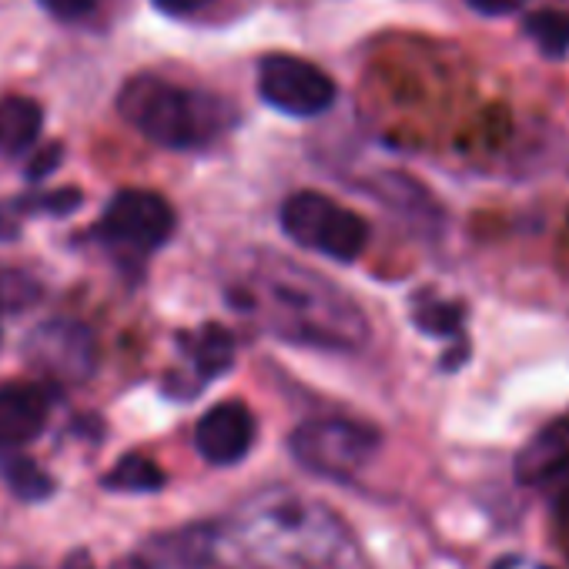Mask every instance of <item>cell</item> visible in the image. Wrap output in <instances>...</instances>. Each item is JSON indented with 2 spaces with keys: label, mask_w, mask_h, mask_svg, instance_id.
<instances>
[{
  "label": "cell",
  "mask_w": 569,
  "mask_h": 569,
  "mask_svg": "<svg viewBox=\"0 0 569 569\" xmlns=\"http://www.w3.org/2000/svg\"><path fill=\"white\" fill-rule=\"evenodd\" d=\"M241 299L238 306L258 316L261 329L289 342L352 352L369 339L362 309L339 284L284 258H264L248 278Z\"/></svg>",
  "instance_id": "cell-1"
},
{
  "label": "cell",
  "mask_w": 569,
  "mask_h": 569,
  "mask_svg": "<svg viewBox=\"0 0 569 569\" xmlns=\"http://www.w3.org/2000/svg\"><path fill=\"white\" fill-rule=\"evenodd\" d=\"M151 4L168 18H188V14L201 11L204 4H211V0H151Z\"/></svg>",
  "instance_id": "cell-22"
},
{
  "label": "cell",
  "mask_w": 569,
  "mask_h": 569,
  "mask_svg": "<svg viewBox=\"0 0 569 569\" xmlns=\"http://www.w3.org/2000/svg\"><path fill=\"white\" fill-rule=\"evenodd\" d=\"M526 34L539 48L542 58L562 61L569 54V14L562 11H536L526 18Z\"/></svg>",
  "instance_id": "cell-17"
},
{
  "label": "cell",
  "mask_w": 569,
  "mask_h": 569,
  "mask_svg": "<svg viewBox=\"0 0 569 569\" xmlns=\"http://www.w3.org/2000/svg\"><path fill=\"white\" fill-rule=\"evenodd\" d=\"M0 472H4L11 492L24 502H41V499L54 496L51 472H44L34 459H28L21 452H8L4 459H0Z\"/></svg>",
  "instance_id": "cell-15"
},
{
  "label": "cell",
  "mask_w": 569,
  "mask_h": 569,
  "mask_svg": "<svg viewBox=\"0 0 569 569\" xmlns=\"http://www.w3.org/2000/svg\"><path fill=\"white\" fill-rule=\"evenodd\" d=\"M28 362L64 382H84L94 372V336L81 322H48L28 339Z\"/></svg>",
  "instance_id": "cell-8"
},
{
  "label": "cell",
  "mask_w": 569,
  "mask_h": 569,
  "mask_svg": "<svg viewBox=\"0 0 569 569\" xmlns=\"http://www.w3.org/2000/svg\"><path fill=\"white\" fill-rule=\"evenodd\" d=\"M84 201V194L78 188H58V191H31V194H18L0 201V241H14L21 234V224L31 214H54V218H68L71 211H78Z\"/></svg>",
  "instance_id": "cell-12"
},
{
  "label": "cell",
  "mask_w": 569,
  "mask_h": 569,
  "mask_svg": "<svg viewBox=\"0 0 569 569\" xmlns=\"http://www.w3.org/2000/svg\"><path fill=\"white\" fill-rule=\"evenodd\" d=\"M38 4L58 21H81L84 14H91L94 0H38Z\"/></svg>",
  "instance_id": "cell-20"
},
{
  "label": "cell",
  "mask_w": 569,
  "mask_h": 569,
  "mask_svg": "<svg viewBox=\"0 0 569 569\" xmlns=\"http://www.w3.org/2000/svg\"><path fill=\"white\" fill-rule=\"evenodd\" d=\"M412 316H416V326H419L426 336H436V339L459 336V329H462V309L452 306V302H446V299H429V296H422Z\"/></svg>",
  "instance_id": "cell-18"
},
{
  "label": "cell",
  "mask_w": 569,
  "mask_h": 569,
  "mask_svg": "<svg viewBox=\"0 0 569 569\" xmlns=\"http://www.w3.org/2000/svg\"><path fill=\"white\" fill-rule=\"evenodd\" d=\"M101 486L108 492H158L164 486V472L144 459V456H124L104 479Z\"/></svg>",
  "instance_id": "cell-16"
},
{
  "label": "cell",
  "mask_w": 569,
  "mask_h": 569,
  "mask_svg": "<svg viewBox=\"0 0 569 569\" xmlns=\"http://www.w3.org/2000/svg\"><path fill=\"white\" fill-rule=\"evenodd\" d=\"M254 416L241 402H221L208 409L194 429V449L211 466H234L251 452Z\"/></svg>",
  "instance_id": "cell-9"
},
{
  "label": "cell",
  "mask_w": 569,
  "mask_h": 569,
  "mask_svg": "<svg viewBox=\"0 0 569 569\" xmlns=\"http://www.w3.org/2000/svg\"><path fill=\"white\" fill-rule=\"evenodd\" d=\"M61 569H94V562H91L88 549H74V552L64 559V566H61Z\"/></svg>",
  "instance_id": "cell-23"
},
{
  "label": "cell",
  "mask_w": 569,
  "mask_h": 569,
  "mask_svg": "<svg viewBox=\"0 0 569 569\" xmlns=\"http://www.w3.org/2000/svg\"><path fill=\"white\" fill-rule=\"evenodd\" d=\"M121 118L151 144L168 151H198L214 144L234 121V108L218 94L181 88L158 74H134L118 91Z\"/></svg>",
  "instance_id": "cell-2"
},
{
  "label": "cell",
  "mask_w": 569,
  "mask_h": 569,
  "mask_svg": "<svg viewBox=\"0 0 569 569\" xmlns=\"http://www.w3.org/2000/svg\"><path fill=\"white\" fill-rule=\"evenodd\" d=\"M191 359H194V369H198L201 382H211V379L224 376L231 369V362H234L231 332L221 329V326H204L191 342Z\"/></svg>",
  "instance_id": "cell-14"
},
{
  "label": "cell",
  "mask_w": 569,
  "mask_h": 569,
  "mask_svg": "<svg viewBox=\"0 0 569 569\" xmlns=\"http://www.w3.org/2000/svg\"><path fill=\"white\" fill-rule=\"evenodd\" d=\"M44 128V111L34 98H4L0 101V151L24 154Z\"/></svg>",
  "instance_id": "cell-13"
},
{
  "label": "cell",
  "mask_w": 569,
  "mask_h": 569,
  "mask_svg": "<svg viewBox=\"0 0 569 569\" xmlns=\"http://www.w3.org/2000/svg\"><path fill=\"white\" fill-rule=\"evenodd\" d=\"M379 429L356 422V419H312L302 422L292 439L289 449L292 456L316 476H329V479H352L359 469H366L372 462V456L379 452Z\"/></svg>",
  "instance_id": "cell-5"
},
{
  "label": "cell",
  "mask_w": 569,
  "mask_h": 569,
  "mask_svg": "<svg viewBox=\"0 0 569 569\" xmlns=\"http://www.w3.org/2000/svg\"><path fill=\"white\" fill-rule=\"evenodd\" d=\"M61 161H64V144L61 141H51L44 151H38L31 158V164L24 168V178L28 181H44V178H51L61 168Z\"/></svg>",
  "instance_id": "cell-19"
},
{
  "label": "cell",
  "mask_w": 569,
  "mask_h": 569,
  "mask_svg": "<svg viewBox=\"0 0 569 569\" xmlns=\"http://www.w3.org/2000/svg\"><path fill=\"white\" fill-rule=\"evenodd\" d=\"M569 469V416L539 429L516 459V479L522 486H546Z\"/></svg>",
  "instance_id": "cell-11"
},
{
  "label": "cell",
  "mask_w": 569,
  "mask_h": 569,
  "mask_svg": "<svg viewBox=\"0 0 569 569\" xmlns=\"http://www.w3.org/2000/svg\"><path fill=\"white\" fill-rule=\"evenodd\" d=\"M94 234L111 248L151 254L174 234V208L154 191L124 188L108 201Z\"/></svg>",
  "instance_id": "cell-6"
},
{
  "label": "cell",
  "mask_w": 569,
  "mask_h": 569,
  "mask_svg": "<svg viewBox=\"0 0 569 569\" xmlns=\"http://www.w3.org/2000/svg\"><path fill=\"white\" fill-rule=\"evenodd\" d=\"M51 419V399L38 382L0 386V452H21Z\"/></svg>",
  "instance_id": "cell-10"
},
{
  "label": "cell",
  "mask_w": 569,
  "mask_h": 569,
  "mask_svg": "<svg viewBox=\"0 0 569 569\" xmlns=\"http://www.w3.org/2000/svg\"><path fill=\"white\" fill-rule=\"evenodd\" d=\"M258 549L296 562V569H349L356 546L329 509L296 496H268L258 506Z\"/></svg>",
  "instance_id": "cell-3"
},
{
  "label": "cell",
  "mask_w": 569,
  "mask_h": 569,
  "mask_svg": "<svg viewBox=\"0 0 569 569\" xmlns=\"http://www.w3.org/2000/svg\"><path fill=\"white\" fill-rule=\"evenodd\" d=\"M466 4L482 14V18H502V14H512L522 8V0H466Z\"/></svg>",
  "instance_id": "cell-21"
},
{
  "label": "cell",
  "mask_w": 569,
  "mask_h": 569,
  "mask_svg": "<svg viewBox=\"0 0 569 569\" xmlns=\"http://www.w3.org/2000/svg\"><path fill=\"white\" fill-rule=\"evenodd\" d=\"M281 231L296 244L319 251L339 264L359 261L369 244L366 218L319 191H299L281 204Z\"/></svg>",
  "instance_id": "cell-4"
},
{
  "label": "cell",
  "mask_w": 569,
  "mask_h": 569,
  "mask_svg": "<svg viewBox=\"0 0 569 569\" xmlns=\"http://www.w3.org/2000/svg\"><path fill=\"white\" fill-rule=\"evenodd\" d=\"M258 94L268 108L289 118H319L336 104V81L312 61L268 54L258 68Z\"/></svg>",
  "instance_id": "cell-7"
}]
</instances>
